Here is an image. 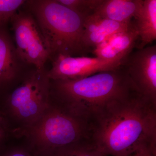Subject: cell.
Segmentation results:
<instances>
[{"label":"cell","mask_w":156,"mask_h":156,"mask_svg":"<svg viewBox=\"0 0 156 156\" xmlns=\"http://www.w3.org/2000/svg\"><path fill=\"white\" fill-rule=\"evenodd\" d=\"M91 123L95 147L105 156L156 149V105L135 90L109 101Z\"/></svg>","instance_id":"obj_1"},{"label":"cell","mask_w":156,"mask_h":156,"mask_svg":"<svg viewBox=\"0 0 156 156\" xmlns=\"http://www.w3.org/2000/svg\"><path fill=\"white\" fill-rule=\"evenodd\" d=\"M55 81L60 105L76 116L89 121L109 101L134 90L122 66L76 80Z\"/></svg>","instance_id":"obj_2"},{"label":"cell","mask_w":156,"mask_h":156,"mask_svg":"<svg viewBox=\"0 0 156 156\" xmlns=\"http://www.w3.org/2000/svg\"><path fill=\"white\" fill-rule=\"evenodd\" d=\"M50 51L51 57L58 55L86 56L83 37L85 18L56 0L27 2Z\"/></svg>","instance_id":"obj_3"},{"label":"cell","mask_w":156,"mask_h":156,"mask_svg":"<svg viewBox=\"0 0 156 156\" xmlns=\"http://www.w3.org/2000/svg\"><path fill=\"white\" fill-rule=\"evenodd\" d=\"M34 134L37 140L54 149L75 147H95L91 123L74 115L60 105L37 121Z\"/></svg>","instance_id":"obj_4"},{"label":"cell","mask_w":156,"mask_h":156,"mask_svg":"<svg viewBox=\"0 0 156 156\" xmlns=\"http://www.w3.org/2000/svg\"><path fill=\"white\" fill-rule=\"evenodd\" d=\"M49 80L44 69H36L14 90L9 104L16 116L32 122L44 113L48 105Z\"/></svg>","instance_id":"obj_5"},{"label":"cell","mask_w":156,"mask_h":156,"mask_svg":"<svg viewBox=\"0 0 156 156\" xmlns=\"http://www.w3.org/2000/svg\"><path fill=\"white\" fill-rule=\"evenodd\" d=\"M19 59L43 69L51 57L49 48L34 17L28 12H17L11 20Z\"/></svg>","instance_id":"obj_6"},{"label":"cell","mask_w":156,"mask_h":156,"mask_svg":"<svg viewBox=\"0 0 156 156\" xmlns=\"http://www.w3.org/2000/svg\"><path fill=\"white\" fill-rule=\"evenodd\" d=\"M122 65L134 90L156 105V45L132 52Z\"/></svg>","instance_id":"obj_7"},{"label":"cell","mask_w":156,"mask_h":156,"mask_svg":"<svg viewBox=\"0 0 156 156\" xmlns=\"http://www.w3.org/2000/svg\"><path fill=\"white\" fill-rule=\"evenodd\" d=\"M122 64V62L97 57L58 55L54 57L52 67L47 73L49 79L54 81L79 80L98 73L114 70Z\"/></svg>","instance_id":"obj_8"},{"label":"cell","mask_w":156,"mask_h":156,"mask_svg":"<svg viewBox=\"0 0 156 156\" xmlns=\"http://www.w3.org/2000/svg\"><path fill=\"white\" fill-rule=\"evenodd\" d=\"M139 35L133 22L129 28L111 36L93 50L95 57L122 63L136 47Z\"/></svg>","instance_id":"obj_9"},{"label":"cell","mask_w":156,"mask_h":156,"mask_svg":"<svg viewBox=\"0 0 156 156\" xmlns=\"http://www.w3.org/2000/svg\"><path fill=\"white\" fill-rule=\"evenodd\" d=\"M133 22L121 23L105 19L95 14L84 19L83 43L89 52L114 34L129 28Z\"/></svg>","instance_id":"obj_10"},{"label":"cell","mask_w":156,"mask_h":156,"mask_svg":"<svg viewBox=\"0 0 156 156\" xmlns=\"http://www.w3.org/2000/svg\"><path fill=\"white\" fill-rule=\"evenodd\" d=\"M144 0H103L94 14L121 23H129L140 11Z\"/></svg>","instance_id":"obj_11"},{"label":"cell","mask_w":156,"mask_h":156,"mask_svg":"<svg viewBox=\"0 0 156 156\" xmlns=\"http://www.w3.org/2000/svg\"><path fill=\"white\" fill-rule=\"evenodd\" d=\"M134 18V23L140 40L136 48L143 49L156 40V0H144Z\"/></svg>","instance_id":"obj_12"},{"label":"cell","mask_w":156,"mask_h":156,"mask_svg":"<svg viewBox=\"0 0 156 156\" xmlns=\"http://www.w3.org/2000/svg\"><path fill=\"white\" fill-rule=\"evenodd\" d=\"M18 58L10 37L0 28V85L14 80L18 70Z\"/></svg>","instance_id":"obj_13"},{"label":"cell","mask_w":156,"mask_h":156,"mask_svg":"<svg viewBox=\"0 0 156 156\" xmlns=\"http://www.w3.org/2000/svg\"><path fill=\"white\" fill-rule=\"evenodd\" d=\"M58 2L86 18L94 14L103 0H56Z\"/></svg>","instance_id":"obj_14"},{"label":"cell","mask_w":156,"mask_h":156,"mask_svg":"<svg viewBox=\"0 0 156 156\" xmlns=\"http://www.w3.org/2000/svg\"><path fill=\"white\" fill-rule=\"evenodd\" d=\"M24 0H0V28L16 14Z\"/></svg>","instance_id":"obj_15"},{"label":"cell","mask_w":156,"mask_h":156,"mask_svg":"<svg viewBox=\"0 0 156 156\" xmlns=\"http://www.w3.org/2000/svg\"><path fill=\"white\" fill-rule=\"evenodd\" d=\"M52 156H106L91 147H75L55 150Z\"/></svg>","instance_id":"obj_16"},{"label":"cell","mask_w":156,"mask_h":156,"mask_svg":"<svg viewBox=\"0 0 156 156\" xmlns=\"http://www.w3.org/2000/svg\"><path fill=\"white\" fill-rule=\"evenodd\" d=\"M128 156H156V149L151 148H143Z\"/></svg>","instance_id":"obj_17"},{"label":"cell","mask_w":156,"mask_h":156,"mask_svg":"<svg viewBox=\"0 0 156 156\" xmlns=\"http://www.w3.org/2000/svg\"><path fill=\"white\" fill-rule=\"evenodd\" d=\"M6 156H28L25 153L22 151H15L11 153Z\"/></svg>","instance_id":"obj_18"},{"label":"cell","mask_w":156,"mask_h":156,"mask_svg":"<svg viewBox=\"0 0 156 156\" xmlns=\"http://www.w3.org/2000/svg\"><path fill=\"white\" fill-rule=\"evenodd\" d=\"M5 135V131H4V128L2 126V124L0 122V140L2 139Z\"/></svg>","instance_id":"obj_19"}]
</instances>
